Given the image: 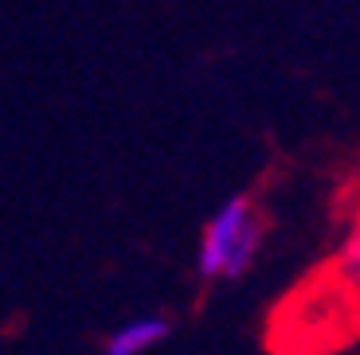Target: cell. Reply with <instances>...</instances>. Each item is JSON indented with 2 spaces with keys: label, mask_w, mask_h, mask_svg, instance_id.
Here are the masks:
<instances>
[{
  "label": "cell",
  "mask_w": 360,
  "mask_h": 355,
  "mask_svg": "<svg viewBox=\"0 0 360 355\" xmlns=\"http://www.w3.org/2000/svg\"><path fill=\"white\" fill-rule=\"evenodd\" d=\"M262 234H266V219L251 196L224 199L204 227V239L196 250V274L204 281L243 277L262 246Z\"/></svg>",
  "instance_id": "obj_1"
},
{
  "label": "cell",
  "mask_w": 360,
  "mask_h": 355,
  "mask_svg": "<svg viewBox=\"0 0 360 355\" xmlns=\"http://www.w3.org/2000/svg\"><path fill=\"white\" fill-rule=\"evenodd\" d=\"M165 336H169V320L165 316H137L129 324H122L117 332H110L106 355H145Z\"/></svg>",
  "instance_id": "obj_2"
}]
</instances>
